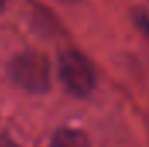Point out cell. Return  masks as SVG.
<instances>
[{
  "mask_svg": "<svg viewBox=\"0 0 149 147\" xmlns=\"http://www.w3.org/2000/svg\"><path fill=\"white\" fill-rule=\"evenodd\" d=\"M50 147H88V139L81 130L63 128L54 135Z\"/></svg>",
  "mask_w": 149,
  "mask_h": 147,
  "instance_id": "cell-3",
  "label": "cell"
},
{
  "mask_svg": "<svg viewBox=\"0 0 149 147\" xmlns=\"http://www.w3.org/2000/svg\"><path fill=\"white\" fill-rule=\"evenodd\" d=\"M59 78L64 88L76 97L88 95L95 87V69L78 50H64L59 57Z\"/></svg>",
  "mask_w": 149,
  "mask_h": 147,
  "instance_id": "cell-2",
  "label": "cell"
},
{
  "mask_svg": "<svg viewBox=\"0 0 149 147\" xmlns=\"http://www.w3.org/2000/svg\"><path fill=\"white\" fill-rule=\"evenodd\" d=\"M3 7H5V0H0V12H2Z\"/></svg>",
  "mask_w": 149,
  "mask_h": 147,
  "instance_id": "cell-4",
  "label": "cell"
},
{
  "mask_svg": "<svg viewBox=\"0 0 149 147\" xmlns=\"http://www.w3.org/2000/svg\"><path fill=\"white\" fill-rule=\"evenodd\" d=\"M10 80L30 94H45L52 83L50 61L37 50H26L9 62Z\"/></svg>",
  "mask_w": 149,
  "mask_h": 147,
  "instance_id": "cell-1",
  "label": "cell"
}]
</instances>
